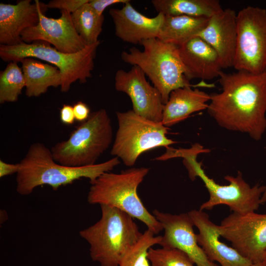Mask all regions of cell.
<instances>
[{"label": "cell", "mask_w": 266, "mask_h": 266, "mask_svg": "<svg viewBox=\"0 0 266 266\" xmlns=\"http://www.w3.org/2000/svg\"><path fill=\"white\" fill-rule=\"evenodd\" d=\"M148 258L151 266H197L185 253L177 249L151 247Z\"/></svg>", "instance_id": "4316f807"}, {"label": "cell", "mask_w": 266, "mask_h": 266, "mask_svg": "<svg viewBox=\"0 0 266 266\" xmlns=\"http://www.w3.org/2000/svg\"><path fill=\"white\" fill-rule=\"evenodd\" d=\"M40 2L21 0L15 4L0 3V45L12 46L23 42L22 32L39 22Z\"/></svg>", "instance_id": "d6986e66"}, {"label": "cell", "mask_w": 266, "mask_h": 266, "mask_svg": "<svg viewBox=\"0 0 266 266\" xmlns=\"http://www.w3.org/2000/svg\"><path fill=\"white\" fill-rule=\"evenodd\" d=\"M129 1V0H90L89 3L99 15H102L107 7L117 3L124 4Z\"/></svg>", "instance_id": "f546056e"}, {"label": "cell", "mask_w": 266, "mask_h": 266, "mask_svg": "<svg viewBox=\"0 0 266 266\" xmlns=\"http://www.w3.org/2000/svg\"><path fill=\"white\" fill-rule=\"evenodd\" d=\"M47 4L40 2L39 22L34 27L27 28L21 34L23 42L31 43L43 41L53 45L58 51L73 54L83 49L87 45L76 31L71 20V13L61 10L57 18L45 15Z\"/></svg>", "instance_id": "7c38bea8"}, {"label": "cell", "mask_w": 266, "mask_h": 266, "mask_svg": "<svg viewBox=\"0 0 266 266\" xmlns=\"http://www.w3.org/2000/svg\"><path fill=\"white\" fill-rule=\"evenodd\" d=\"M161 236H155L150 230L145 231L139 240L123 256L119 266H151L148 258L150 248L159 244Z\"/></svg>", "instance_id": "484cf974"}, {"label": "cell", "mask_w": 266, "mask_h": 266, "mask_svg": "<svg viewBox=\"0 0 266 266\" xmlns=\"http://www.w3.org/2000/svg\"><path fill=\"white\" fill-rule=\"evenodd\" d=\"M118 129L110 153L132 166L142 153L177 142L168 138L169 128L136 114L133 110L116 113Z\"/></svg>", "instance_id": "9c48e42d"}, {"label": "cell", "mask_w": 266, "mask_h": 266, "mask_svg": "<svg viewBox=\"0 0 266 266\" xmlns=\"http://www.w3.org/2000/svg\"><path fill=\"white\" fill-rule=\"evenodd\" d=\"M20 165L17 164H9L0 160V178L17 173L19 170Z\"/></svg>", "instance_id": "1f68e13d"}, {"label": "cell", "mask_w": 266, "mask_h": 266, "mask_svg": "<svg viewBox=\"0 0 266 266\" xmlns=\"http://www.w3.org/2000/svg\"><path fill=\"white\" fill-rule=\"evenodd\" d=\"M219 77L222 91L210 95L208 114L220 127L260 140L266 130V73L222 71Z\"/></svg>", "instance_id": "6da1fadb"}, {"label": "cell", "mask_w": 266, "mask_h": 266, "mask_svg": "<svg viewBox=\"0 0 266 266\" xmlns=\"http://www.w3.org/2000/svg\"><path fill=\"white\" fill-rule=\"evenodd\" d=\"M60 118L61 122L65 125H71L74 123L75 119L73 106L65 104L60 110Z\"/></svg>", "instance_id": "4dcf8cb0"}, {"label": "cell", "mask_w": 266, "mask_h": 266, "mask_svg": "<svg viewBox=\"0 0 266 266\" xmlns=\"http://www.w3.org/2000/svg\"><path fill=\"white\" fill-rule=\"evenodd\" d=\"M221 236L253 264L262 263L266 251V214L233 212L219 225Z\"/></svg>", "instance_id": "8fae6325"}, {"label": "cell", "mask_w": 266, "mask_h": 266, "mask_svg": "<svg viewBox=\"0 0 266 266\" xmlns=\"http://www.w3.org/2000/svg\"><path fill=\"white\" fill-rule=\"evenodd\" d=\"M261 204H264L266 202V190L261 197Z\"/></svg>", "instance_id": "d6a6232c"}, {"label": "cell", "mask_w": 266, "mask_h": 266, "mask_svg": "<svg viewBox=\"0 0 266 266\" xmlns=\"http://www.w3.org/2000/svg\"><path fill=\"white\" fill-rule=\"evenodd\" d=\"M143 50L132 47L122 52L126 63L138 66L148 77L160 93L166 104L174 90L193 86L185 76V69L180 58L178 47L158 38L144 40Z\"/></svg>", "instance_id": "8992f818"}, {"label": "cell", "mask_w": 266, "mask_h": 266, "mask_svg": "<svg viewBox=\"0 0 266 266\" xmlns=\"http://www.w3.org/2000/svg\"><path fill=\"white\" fill-rule=\"evenodd\" d=\"M120 163L119 159L114 157L92 166H66L56 162L51 151L44 144L34 143L30 146L26 156L19 163L16 191L21 195H29L36 187L43 185L57 190L61 186L71 184L82 178L88 179L91 184L103 173L111 171Z\"/></svg>", "instance_id": "7a4b0ae2"}, {"label": "cell", "mask_w": 266, "mask_h": 266, "mask_svg": "<svg viewBox=\"0 0 266 266\" xmlns=\"http://www.w3.org/2000/svg\"><path fill=\"white\" fill-rule=\"evenodd\" d=\"M265 73H266V70H265Z\"/></svg>", "instance_id": "d590c367"}, {"label": "cell", "mask_w": 266, "mask_h": 266, "mask_svg": "<svg viewBox=\"0 0 266 266\" xmlns=\"http://www.w3.org/2000/svg\"><path fill=\"white\" fill-rule=\"evenodd\" d=\"M193 86H186L173 91L165 104L162 123L170 127L187 118L193 113L207 109L210 95Z\"/></svg>", "instance_id": "ffe728a7"}, {"label": "cell", "mask_w": 266, "mask_h": 266, "mask_svg": "<svg viewBox=\"0 0 266 266\" xmlns=\"http://www.w3.org/2000/svg\"><path fill=\"white\" fill-rule=\"evenodd\" d=\"M73 108L75 120L81 123L86 121L91 113L87 104L81 101L75 103Z\"/></svg>", "instance_id": "f1b7e54d"}, {"label": "cell", "mask_w": 266, "mask_h": 266, "mask_svg": "<svg viewBox=\"0 0 266 266\" xmlns=\"http://www.w3.org/2000/svg\"><path fill=\"white\" fill-rule=\"evenodd\" d=\"M188 213L198 229V242L210 260L221 266H250L253 264L220 240L219 225L211 221L207 213L200 209H193Z\"/></svg>", "instance_id": "9a60e30c"}, {"label": "cell", "mask_w": 266, "mask_h": 266, "mask_svg": "<svg viewBox=\"0 0 266 266\" xmlns=\"http://www.w3.org/2000/svg\"><path fill=\"white\" fill-rule=\"evenodd\" d=\"M111 119L104 108L91 112L68 138L56 144L51 149L55 161L63 165L80 167L96 164L112 141Z\"/></svg>", "instance_id": "ba28073f"}, {"label": "cell", "mask_w": 266, "mask_h": 266, "mask_svg": "<svg viewBox=\"0 0 266 266\" xmlns=\"http://www.w3.org/2000/svg\"><path fill=\"white\" fill-rule=\"evenodd\" d=\"M262 263L265 266H266V251L264 253Z\"/></svg>", "instance_id": "836d02e7"}, {"label": "cell", "mask_w": 266, "mask_h": 266, "mask_svg": "<svg viewBox=\"0 0 266 266\" xmlns=\"http://www.w3.org/2000/svg\"><path fill=\"white\" fill-rule=\"evenodd\" d=\"M21 63L27 97H38L46 93L49 87H61L62 75L57 67L32 58H25Z\"/></svg>", "instance_id": "44dd1931"}, {"label": "cell", "mask_w": 266, "mask_h": 266, "mask_svg": "<svg viewBox=\"0 0 266 266\" xmlns=\"http://www.w3.org/2000/svg\"><path fill=\"white\" fill-rule=\"evenodd\" d=\"M89 2L71 14L76 31L87 45L99 41L98 37L102 32L104 21L103 15H99Z\"/></svg>", "instance_id": "cb8c5ba5"}, {"label": "cell", "mask_w": 266, "mask_h": 266, "mask_svg": "<svg viewBox=\"0 0 266 266\" xmlns=\"http://www.w3.org/2000/svg\"><path fill=\"white\" fill-rule=\"evenodd\" d=\"M87 45L82 50L73 54L58 51L49 43L35 41L31 43H22L12 46L0 45V57L4 62L17 63L25 58H36L45 61L60 70L62 75V92H68L72 83L79 81L86 82L92 76L94 67V59L100 44Z\"/></svg>", "instance_id": "52a82bcc"}, {"label": "cell", "mask_w": 266, "mask_h": 266, "mask_svg": "<svg viewBox=\"0 0 266 266\" xmlns=\"http://www.w3.org/2000/svg\"><path fill=\"white\" fill-rule=\"evenodd\" d=\"M203 153L202 148L194 144L190 148L180 149L178 157L183 158V163L188 171L192 181L200 178L207 189L209 198L200 206L201 210H210L219 205H226L233 212L243 214L255 212L261 204V197L266 190V186L259 184L251 187L238 171L236 176L226 175L224 179L228 185H220L209 178L202 167L201 163L197 161L199 154Z\"/></svg>", "instance_id": "5b68a950"}, {"label": "cell", "mask_w": 266, "mask_h": 266, "mask_svg": "<svg viewBox=\"0 0 266 266\" xmlns=\"http://www.w3.org/2000/svg\"><path fill=\"white\" fill-rule=\"evenodd\" d=\"M197 36L215 50L223 68L233 67L237 39L236 13L234 10L222 9L215 14Z\"/></svg>", "instance_id": "e0dca14e"}, {"label": "cell", "mask_w": 266, "mask_h": 266, "mask_svg": "<svg viewBox=\"0 0 266 266\" xmlns=\"http://www.w3.org/2000/svg\"><path fill=\"white\" fill-rule=\"evenodd\" d=\"M209 18L185 15L166 16L158 38L178 46L197 34L206 26Z\"/></svg>", "instance_id": "7402d4cb"}, {"label": "cell", "mask_w": 266, "mask_h": 266, "mask_svg": "<svg viewBox=\"0 0 266 266\" xmlns=\"http://www.w3.org/2000/svg\"><path fill=\"white\" fill-rule=\"evenodd\" d=\"M151 3L158 13L166 16L209 18L223 9L218 0H152Z\"/></svg>", "instance_id": "603a6c76"}, {"label": "cell", "mask_w": 266, "mask_h": 266, "mask_svg": "<svg viewBox=\"0 0 266 266\" xmlns=\"http://www.w3.org/2000/svg\"><path fill=\"white\" fill-rule=\"evenodd\" d=\"M109 13L116 36L124 42L134 44L158 38L165 18L162 13L154 17L144 15L132 6L130 0L121 8L110 9Z\"/></svg>", "instance_id": "2e32d148"}, {"label": "cell", "mask_w": 266, "mask_h": 266, "mask_svg": "<svg viewBox=\"0 0 266 266\" xmlns=\"http://www.w3.org/2000/svg\"><path fill=\"white\" fill-rule=\"evenodd\" d=\"M101 215L93 225L79 232L90 245V255L100 266H119L123 256L142 234L128 213L113 207L100 205Z\"/></svg>", "instance_id": "3957f363"}, {"label": "cell", "mask_w": 266, "mask_h": 266, "mask_svg": "<svg viewBox=\"0 0 266 266\" xmlns=\"http://www.w3.org/2000/svg\"><path fill=\"white\" fill-rule=\"evenodd\" d=\"M149 168L132 167L120 173L106 172L91 183L87 196L90 204L118 208L143 223L155 235L163 230L161 223L145 207L137 189Z\"/></svg>", "instance_id": "277c9868"}, {"label": "cell", "mask_w": 266, "mask_h": 266, "mask_svg": "<svg viewBox=\"0 0 266 266\" xmlns=\"http://www.w3.org/2000/svg\"><path fill=\"white\" fill-rule=\"evenodd\" d=\"M250 266H265L262 263L252 264Z\"/></svg>", "instance_id": "e575fe53"}, {"label": "cell", "mask_w": 266, "mask_h": 266, "mask_svg": "<svg viewBox=\"0 0 266 266\" xmlns=\"http://www.w3.org/2000/svg\"><path fill=\"white\" fill-rule=\"evenodd\" d=\"M237 39L233 67L253 74L266 68V9L247 6L236 13Z\"/></svg>", "instance_id": "30bf717a"}, {"label": "cell", "mask_w": 266, "mask_h": 266, "mask_svg": "<svg viewBox=\"0 0 266 266\" xmlns=\"http://www.w3.org/2000/svg\"><path fill=\"white\" fill-rule=\"evenodd\" d=\"M153 214L164 230L159 244L162 247L182 251L197 266H219L208 259L199 245L188 212L172 214L155 209Z\"/></svg>", "instance_id": "4fadbf2b"}, {"label": "cell", "mask_w": 266, "mask_h": 266, "mask_svg": "<svg viewBox=\"0 0 266 266\" xmlns=\"http://www.w3.org/2000/svg\"><path fill=\"white\" fill-rule=\"evenodd\" d=\"M115 88L130 97L132 110L136 114L155 122H162L165 104L161 95L138 66H133L129 71L118 70L115 75Z\"/></svg>", "instance_id": "5bb4252c"}, {"label": "cell", "mask_w": 266, "mask_h": 266, "mask_svg": "<svg viewBox=\"0 0 266 266\" xmlns=\"http://www.w3.org/2000/svg\"><path fill=\"white\" fill-rule=\"evenodd\" d=\"M177 47L188 80H211L219 76L223 69L219 57L202 38L195 36Z\"/></svg>", "instance_id": "ac0fdd59"}, {"label": "cell", "mask_w": 266, "mask_h": 266, "mask_svg": "<svg viewBox=\"0 0 266 266\" xmlns=\"http://www.w3.org/2000/svg\"><path fill=\"white\" fill-rule=\"evenodd\" d=\"M15 62H9L0 73V103L18 100L26 82L22 69Z\"/></svg>", "instance_id": "d4e9b609"}, {"label": "cell", "mask_w": 266, "mask_h": 266, "mask_svg": "<svg viewBox=\"0 0 266 266\" xmlns=\"http://www.w3.org/2000/svg\"><path fill=\"white\" fill-rule=\"evenodd\" d=\"M89 0H52L47 3L48 8H56L66 11L71 14Z\"/></svg>", "instance_id": "83f0119b"}]
</instances>
